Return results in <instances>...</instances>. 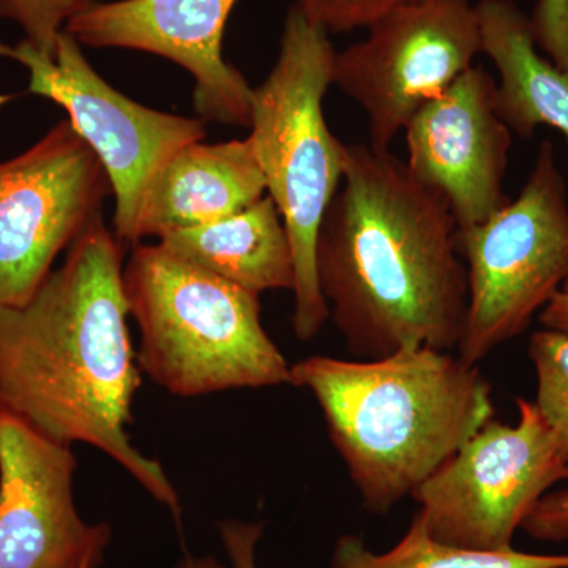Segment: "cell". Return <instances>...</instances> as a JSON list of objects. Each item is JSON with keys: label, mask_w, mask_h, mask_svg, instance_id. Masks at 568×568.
Instances as JSON below:
<instances>
[{"label": "cell", "mask_w": 568, "mask_h": 568, "mask_svg": "<svg viewBox=\"0 0 568 568\" xmlns=\"http://www.w3.org/2000/svg\"><path fill=\"white\" fill-rule=\"evenodd\" d=\"M123 256L100 213L26 304L0 306V414L55 443L103 452L179 519L173 481L129 435L142 373Z\"/></svg>", "instance_id": "6da1fadb"}, {"label": "cell", "mask_w": 568, "mask_h": 568, "mask_svg": "<svg viewBox=\"0 0 568 568\" xmlns=\"http://www.w3.org/2000/svg\"><path fill=\"white\" fill-rule=\"evenodd\" d=\"M316 267L331 320L358 358L462 342L469 287L458 224L447 201L390 151L347 145Z\"/></svg>", "instance_id": "7a4b0ae2"}, {"label": "cell", "mask_w": 568, "mask_h": 568, "mask_svg": "<svg viewBox=\"0 0 568 568\" xmlns=\"http://www.w3.org/2000/svg\"><path fill=\"white\" fill-rule=\"evenodd\" d=\"M310 392L366 510L413 497L495 418L491 386L452 351L420 346L381 358L312 355L291 365Z\"/></svg>", "instance_id": "3957f363"}, {"label": "cell", "mask_w": 568, "mask_h": 568, "mask_svg": "<svg viewBox=\"0 0 568 568\" xmlns=\"http://www.w3.org/2000/svg\"><path fill=\"white\" fill-rule=\"evenodd\" d=\"M328 36L291 7L278 58L253 88L250 110L248 140L293 248V328L304 343L331 320L317 280L316 245L346 162L347 145L331 132L323 110L334 85L336 50Z\"/></svg>", "instance_id": "277c9868"}, {"label": "cell", "mask_w": 568, "mask_h": 568, "mask_svg": "<svg viewBox=\"0 0 568 568\" xmlns=\"http://www.w3.org/2000/svg\"><path fill=\"white\" fill-rule=\"evenodd\" d=\"M138 366L171 395L194 398L291 383V365L261 321L260 294L197 267L159 242L123 264Z\"/></svg>", "instance_id": "5b68a950"}, {"label": "cell", "mask_w": 568, "mask_h": 568, "mask_svg": "<svg viewBox=\"0 0 568 568\" xmlns=\"http://www.w3.org/2000/svg\"><path fill=\"white\" fill-rule=\"evenodd\" d=\"M458 250L469 301L457 351L478 365L523 334L568 282L567 186L551 142H541L518 197L458 230Z\"/></svg>", "instance_id": "8992f818"}, {"label": "cell", "mask_w": 568, "mask_h": 568, "mask_svg": "<svg viewBox=\"0 0 568 568\" xmlns=\"http://www.w3.org/2000/svg\"><path fill=\"white\" fill-rule=\"evenodd\" d=\"M518 424L489 420L413 497L429 536L504 551L541 497L568 480V454L536 403L518 398Z\"/></svg>", "instance_id": "52a82bcc"}, {"label": "cell", "mask_w": 568, "mask_h": 568, "mask_svg": "<svg viewBox=\"0 0 568 568\" xmlns=\"http://www.w3.org/2000/svg\"><path fill=\"white\" fill-rule=\"evenodd\" d=\"M336 51L334 85L368 118L369 145L388 151L425 104L450 88L481 52L469 0H410Z\"/></svg>", "instance_id": "ba28073f"}, {"label": "cell", "mask_w": 568, "mask_h": 568, "mask_svg": "<svg viewBox=\"0 0 568 568\" xmlns=\"http://www.w3.org/2000/svg\"><path fill=\"white\" fill-rule=\"evenodd\" d=\"M9 58L29 70L28 93L58 103L99 156L114 200L112 231L125 248L132 246L149 183L179 149L205 140L203 119L153 110L123 95L97 73L80 41L65 31L54 59L41 58L24 40L10 47Z\"/></svg>", "instance_id": "9c48e42d"}, {"label": "cell", "mask_w": 568, "mask_h": 568, "mask_svg": "<svg viewBox=\"0 0 568 568\" xmlns=\"http://www.w3.org/2000/svg\"><path fill=\"white\" fill-rule=\"evenodd\" d=\"M110 196L103 164L67 119L0 162V306L26 304Z\"/></svg>", "instance_id": "30bf717a"}, {"label": "cell", "mask_w": 568, "mask_h": 568, "mask_svg": "<svg viewBox=\"0 0 568 568\" xmlns=\"http://www.w3.org/2000/svg\"><path fill=\"white\" fill-rule=\"evenodd\" d=\"M71 446L0 414V568H100L110 526L78 514Z\"/></svg>", "instance_id": "8fae6325"}, {"label": "cell", "mask_w": 568, "mask_h": 568, "mask_svg": "<svg viewBox=\"0 0 568 568\" xmlns=\"http://www.w3.org/2000/svg\"><path fill=\"white\" fill-rule=\"evenodd\" d=\"M237 0H100L71 18L81 47L160 55L189 71L204 122L248 129L253 88L224 59L223 36Z\"/></svg>", "instance_id": "7c38bea8"}, {"label": "cell", "mask_w": 568, "mask_h": 568, "mask_svg": "<svg viewBox=\"0 0 568 568\" xmlns=\"http://www.w3.org/2000/svg\"><path fill=\"white\" fill-rule=\"evenodd\" d=\"M406 166L447 201L458 230L508 203L504 179L511 132L497 110V82L470 67L406 126Z\"/></svg>", "instance_id": "4fadbf2b"}, {"label": "cell", "mask_w": 568, "mask_h": 568, "mask_svg": "<svg viewBox=\"0 0 568 568\" xmlns=\"http://www.w3.org/2000/svg\"><path fill=\"white\" fill-rule=\"evenodd\" d=\"M267 194L252 142L194 141L173 153L156 171L133 231V244L219 222Z\"/></svg>", "instance_id": "5bb4252c"}, {"label": "cell", "mask_w": 568, "mask_h": 568, "mask_svg": "<svg viewBox=\"0 0 568 568\" xmlns=\"http://www.w3.org/2000/svg\"><path fill=\"white\" fill-rule=\"evenodd\" d=\"M476 10L481 52L499 71L503 121L523 140L547 125L568 142V77L538 51L528 14L514 0H480Z\"/></svg>", "instance_id": "9a60e30c"}, {"label": "cell", "mask_w": 568, "mask_h": 568, "mask_svg": "<svg viewBox=\"0 0 568 568\" xmlns=\"http://www.w3.org/2000/svg\"><path fill=\"white\" fill-rule=\"evenodd\" d=\"M168 252L254 294L294 291L293 248L268 194L244 211L160 239Z\"/></svg>", "instance_id": "2e32d148"}, {"label": "cell", "mask_w": 568, "mask_h": 568, "mask_svg": "<svg viewBox=\"0 0 568 568\" xmlns=\"http://www.w3.org/2000/svg\"><path fill=\"white\" fill-rule=\"evenodd\" d=\"M331 568H568V555L454 547L429 536L417 511L405 536L388 551L375 552L357 536L338 538Z\"/></svg>", "instance_id": "e0dca14e"}, {"label": "cell", "mask_w": 568, "mask_h": 568, "mask_svg": "<svg viewBox=\"0 0 568 568\" xmlns=\"http://www.w3.org/2000/svg\"><path fill=\"white\" fill-rule=\"evenodd\" d=\"M529 357L537 375L534 403L568 454V335L548 328L534 332Z\"/></svg>", "instance_id": "ac0fdd59"}, {"label": "cell", "mask_w": 568, "mask_h": 568, "mask_svg": "<svg viewBox=\"0 0 568 568\" xmlns=\"http://www.w3.org/2000/svg\"><path fill=\"white\" fill-rule=\"evenodd\" d=\"M100 0H0V18L21 29L41 58L54 59L67 22Z\"/></svg>", "instance_id": "d6986e66"}, {"label": "cell", "mask_w": 568, "mask_h": 568, "mask_svg": "<svg viewBox=\"0 0 568 568\" xmlns=\"http://www.w3.org/2000/svg\"><path fill=\"white\" fill-rule=\"evenodd\" d=\"M410 0H295L294 7L325 32H349L372 28Z\"/></svg>", "instance_id": "ffe728a7"}, {"label": "cell", "mask_w": 568, "mask_h": 568, "mask_svg": "<svg viewBox=\"0 0 568 568\" xmlns=\"http://www.w3.org/2000/svg\"><path fill=\"white\" fill-rule=\"evenodd\" d=\"M529 24L538 51L568 77V0H538Z\"/></svg>", "instance_id": "44dd1931"}, {"label": "cell", "mask_w": 568, "mask_h": 568, "mask_svg": "<svg viewBox=\"0 0 568 568\" xmlns=\"http://www.w3.org/2000/svg\"><path fill=\"white\" fill-rule=\"evenodd\" d=\"M521 529L538 541L568 540V488L541 497Z\"/></svg>", "instance_id": "7402d4cb"}, {"label": "cell", "mask_w": 568, "mask_h": 568, "mask_svg": "<svg viewBox=\"0 0 568 568\" xmlns=\"http://www.w3.org/2000/svg\"><path fill=\"white\" fill-rule=\"evenodd\" d=\"M224 552L233 568H261L257 566V544L263 537L264 526L261 523L224 519L219 523Z\"/></svg>", "instance_id": "603a6c76"}, {"label": "cell", "mask_w": 568, "mask_h": 568, "mask_svg": "<svg viewBox=\"0 0 568 568\" xmlns=\"http://www.w3.org/2000/svg\"><path fill=\"white\" fill-rule=\"evenodd\" d=\"M538 320L544 328L568 335V284L541 310Z\"/></svg>", "instance_id": "cb8c5ba5"}, {"label": "cell", "mask_w": 568, "mask_h": 568, "mask_svg": "<svg viewBox=\"0 0 568 568\" xmlns=\"http://www.w3.org/2000/svg\"><path fill=\"white\" fill-rule=\"evenodd\" d=\"M175 568H224L219 560L213 558H197V556H185Z\"/></svg>", "instance_id": "d4e9b609"}]
</instances>
